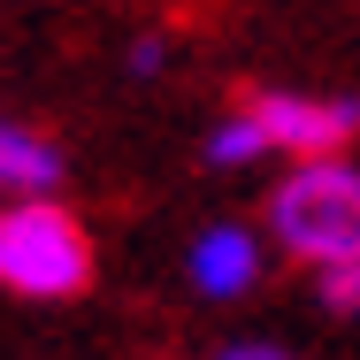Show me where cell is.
Here are the masks:
<instances>
[{"mask_svg":"<svg viewBox=\"0 0 360 360\" xmlns=\"http://www.w3.org/2000/svg\"><path fill=\"white\" fill-rule=\"evenodd\" d=\"M269 230L284 238L299 261H314V269L360 261V169L299 161L276 184V200H269Z\"/></svg>","mask_w":360,"mask_h":360,"instance_id":"obj_1","label":"cell"},{"mask_svg":"<svg viewBox=\"0 0 360 360\" xmlns=\"http://www.w3.org/2000/svg\"><path fill=\"white\" fill-rule=\"evenodd\" d=\"M92 276V245L77 230L70 207L54 200H23L0 215V284L31 291V299H70Z\"/></svg>","mask_w":360,"mask_h":360,"instance_id":"obj_2","label":"cell"},{"mask_svg":"<svg viewBox=\"0 0 360 360\" xmlns=\"http://www.w3.org/2000/svg\"><path fill=\"white\" fill-rule=\"evenodd\" d=\"M253 123L269 131V146H284L299 161H330L360 131V108L353 100H307V92H261L253 100Z\"/></svg>","mask_w":360,"mask_h":360,"instance_id":"obj_3","label":"cell"},{"mask_svg":"<svg viewBox=\"0 0 360 360\" xmlns=\"http://www.w3.org/2000/svg\"><path fill=\"white\" fill-rule=\"evenodd\" d=\"M253 276H261V245H253V230L215 222V230L192 245V284L207 291V299H238Z\"/></svg>","mask_w":360,"mask_h":360,"instance_id":"obj_4","label":"cell"},{"mask_svg":"<svg viewBox=\"0 0 360 360\" xmlns=\"http://www.w3.org/2000/svg\"><path fill=\"white\" fill-rule=\"evenodd\" d=\"M0 184L23 192V200H46L62 184V153L46 139H31L23 123H0Z\"/></svg>","mask_w":360,"mask_h":360,"instance_id":"obj_5","label":"cell"},{"mask_svg":"<svg viewBox=\"0 0 360 360\" xmlns=\"http://www.w3.org/2000/svg\"><path fill=\"white\" fill-rule=\"evenodd\" d=\"M261 153H269V131L253 123V108H245V115H230L215 139H207V161H222V169H230V161H261Z\"/></svg>","mask_w":360,"mask_h":360,"instance_id":"obj_6","label":"cell"},{"mask_svg":"<svg viewBox=\"0 0 360 360\" xmlns=\"http://www.w3.org/2000/svg\"><path fill=\"white\" fill-rule=\"evenodd\" d=\"M314 284H322V307H338V314H360V261L314 269Z\"/></svg>","mask_w":360,"mask_h":360,"instance_id":"obj_7","label":"cell"},{"mask_svg":"<svg viewBox=\"0 0 360 360\" xmlns=\"http://www.w3.org/2000/svg\"><path fill=\"white\" fill-rule=\"evenodd\" d=\"M131 70H139V77L161 70V39H139V46H131Z\"/></svg>","mask_w":360,"mask_h":360,"instance_id":"obj_8","label":"cell"},{"mask_svg":"<svg viewBox=\"0 0 360 360\" xmlns=\"http://www.w3.org/2000/svg\"><path fill=\"white\" fill-rule=\"evenodd\" d=\"M222 360H284L276 345H238V353H222Z\"/></svg>","mask_w":360,"mask_h":360,"instance_id":"obj_9","label":"cell"}]
</instances>
